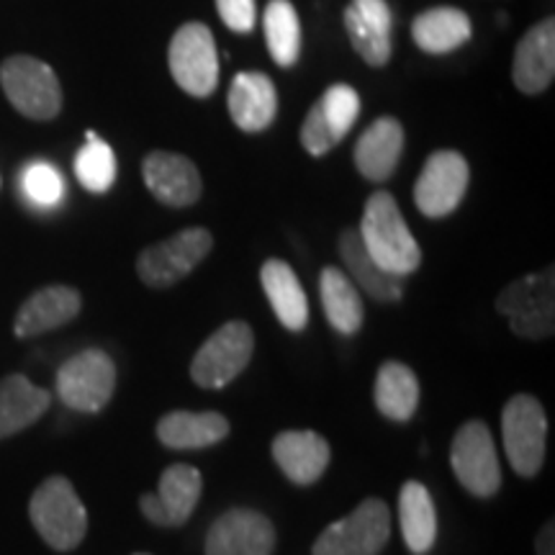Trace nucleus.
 Segmentation results:
<instances>
[{"mask_svg": "<svg viewBox=\"0 0 555 555\" xmlns=\"http://www.w3.org/2000/svg\"><path fill=\"white\" fill-rule=\"evenodd\" d=\"M358 232L367 255L386 273L406 278L422 266V249L409 232L397 198L388 191H376L367 198Z\"/></svg>", "mask_w": 555, "mask_h": 555, "instance_id": "f257e3e1", "label": "nucleus"}, {"mask_svg": "<svg viewBox=\"0 0 555 555\" xmlns=\"http://www.w3.org/2000/svg\"><path fill=\"white\" fill-rule=\"evenodd\" d=\"M29 519L39 538L60 553L75 551L88 535L86 504L65 476H50L39 483L29 502Z\"/></svg>", "mask_w": 555, "mask_h": 555, "instance_id": "f03ea898", "label": "nucleus"}, {"mask_svg": "<svg viewBox=\"0 0 555 555\" xmlns=\"http://www.w3.org/2000/svg\"><path fill=\"white\" fill-rule=\"evenodd\" d=\"M0 88L21 116L52 121L62 111L57 73L31 54H13L0 65Z\"/></svg>", "mask_w": 555, "mask_h": 555, "instance_id": "7ed1b4c3", "label": "nucleus"}, {"mask_svg": "<svg viewBox=\"0 0 555 555\" xmlns=\"http://www.w3.org/2000/svg\"><path fill=\"white\" fill-rule=\"evenodd\" d=\"M496 311L509 319L517 337L545 339L555 332V281L553 268L530 273L509 283L496 298Z\"/></svg>", "mask_w": 555, "mask_h": 555, "instance_id": "20e7f679", "label": "nucleus"}, {"mask_svg": "<svg viewBox=\"0 0 555 555\" xmlns=\"http://www.w3.org/2000/svg\"><path fill=\"white\" fill-rule=\"evenodd\" d=\"M504 453L517 476L532 478L543 468L547 448V416L530 393H517L502 412Z\"/></svg>", "mask_w": 555, "mask_h": 555, "instance_id": "39448f33", "label": "nucleus"}, {"mask_svg": "<svg viewBox=\"0 0 555 555\" xmlns=\"http://www.w3.org/2000/svg\"><path fill=\"white\" fill-rule=\"evenodd\" d=\"M168 65L172 80L193 99H208L219 86L217 41L206 24H183L172 34Z\"/></svg>", "mask_w": 555, "mask_h": 555, "instance_id": "423d86ee", "label": "nucleus"}, {"mask_svg": "<svg viewBox=\"0 0 555 555\" xmlns=\"http://www.w3.org/2000/svg\"><path fill=\"white\" fill-rule=\"evenodd\" d=\"M116 391V365L108 352L88 347L67 358L57 371V393L62 404L82 414H95Z\"/></svg>", "mask_w": 555, "mask_h": 555, "instance_id": "0eeeda50", "label": "nucleus"}, {"mask_svg": "<svg viewBox=\"0 0 555 555\" xmlns=\"http://www.w3.org/2000/svg\"><path fill=\"white\" fill-rule=\"evenodd\" d=\"M214 237L204 227L183 229L165 242L142 249L137 260V273L144 286L170 288L185 275H191L201 260L211 253Z\"/></svg>", "mask_w": 555, "mask_h": 555, "instance_id": "6e6552de", "label": "nucleus"}, {"mask_svg": "<svg viewBox=\"0 0 555 555\" xmlns=\"http://www.w3.org/2000/svg\"><path fill=\"white\" fill-rule=\"evenodd\" d=\"M391 535V512L380 499H365L345 519L317 538L311 555H378Z\"/></svg>", "mask_w": 555, "mask_h": 555, "instance_id": "1a4fd4ad", "label": "nucleus"}, {"mask_svg": "<svg viewBox=\"0 0 555 555\" xmlns=\"http://www.w3.org/2000/svg\"><path fill=\"white\" fill-rule=\"evenodd\" d=\"M255 335L247 322H227L201 345L191 363V378L201 388H224L249 365Z\"/></svg>", "mask_w": 555, "mask_h": 555, "instance_id": "9d476101", "label": "nucleus"}, {"mask_svg": "<svg viewBox=\"0 0 555 555\" xmlns=\"http://www.w3.org/2000/svg\"><path fill=\"white\" fill-rule=\"evenodd\" d=\"M470 170L466 157L455 150H440L427 157L414 185V204L429 219H442L463 204Z\"/></svg>", "mask_w": 555, "mask_h": 555, "instance_id": "9b49d317", "label": "nucleus"}, {"mask_svg": "<svg viewBox=\"0 0 555 555\" xmlns=\"http://www.w3.org/2000/svg\"><path fill=\"white\" fill-rule=\"evenodd\" d=\"M450 463H453L457 481L474 496L489 499L502 486L494 437L483 422H468L457 429L453 448H450Z\"/></svg>", "mask_w": 555, "mask_h": 555, "instance_id": "f8f14e48", "label": "nucleus"}, {"mask_svg": "<svg viewBox=\"0 0 555 555\" xmlns=\"http://www.w3.org/2000/svg\"><path fill=\"white\" fill-rule=\"evenodd\" d=\"M360 116V95L352 86H330L304 119L301 144L309 155L322 157L343 142Z\"/></svg>", "mask_w": 555, "mask_h": 555, "instance_id": "ddd939ff", "label": "nucleus"}, {"mask_svg": "<svg viewBox=\"0 0 555 555\" xmlns=\"http://www.w3.org/2000/svg\"><path fill=\"white\" fill-rule=\"evenodd\" d=\"M275 527L258 509H229L208 527L206 555H273Z\"/></svg>", "mask_w": 555, "mask_h": 555, "instance_id": "4468645a", "label": "nucleus"}, {"mask_svg": "<svg viewBox=\"0 0 555 555\" xmlns=\"http://www.w3.org/2000/svg\"><path fill=\"white\" fill-rule=\"evenodd\" d=\"M201 489H204L201 470L176 463V466L165 468L157 494H144L139 499V506L152 525L178 527L189 522L201 499Z\"/></svg>", "mask_w": 555, "mask_h": 555, "instance_id": "2eb2a0df", "label": "nucleus"}, {"mask_svg": "<svg viewBox=\"0 0 555 555\" xmlns=\"http://www.w3.org/2000/svg\"><path fill=\"white\" fill-rule=\"evenodd\" d=\"M142 178L152 196L172 208L196 204L204 191L196 163L178 152H150L142 163Z\"/></svg>", "mask_w": 555, "mask_h": 555, "instance_id": "dca6fc26", "label": "nucleus"}, {"mask_svg": "<svg viewBox=\"0 0 555 555\" xmlns=\"http://www.w3.org/2000/svg\"><path fill=\"white\" fill-rule=\"evenodd\" d=\"M391 9L386 0H350L345 9V29L352 50L371 67H386L391 60Z\"/></svg>", "mask_w": 555, "mask_h": 555, "instance_id": "f3484780", "label": "nucleus"}, {"mask_svg": "<svg viewBox=\"0 0 555 555\" xmlns=\"http://www.w3.org/2000/svg\"><path fill=\"white\" fill-rule=\"evenodd\" d=\"M555 78V21L543 18L519 39L512 80L519 93L538 95L553 86Z\"/></svg>", "mask_w": 555, "mask_h": 555, "instance_id": "a211bd4d", "label": "nucleus"}, {"mask_svg": "<svg viewBox=\"0 0 555 555\" xmlns=\"http://www.w3.org/2000/svg\"><path fill=\"white\" fill-rule=\"evenodd\" d=\"M82 298L73 286H44L21 304L13 332L18 339H31L65 327L80 314Z\"/></svg>", "mask_w": 555, "mask_h": 555, "instance_id": "6ab92c4d", "label": "nucleus"}, {"mask_svg": "<svg viewBox=\"0 0 555 555\" xmlns=\"http://www.w3.org/2000/svg\"><path fill=\"white\" fill-rule=\"evenodd\" d=\"M227 103L232 121L247 134H258L275 121L278 90L266 73H237Z\"/></svg>", "mask_w": 555, "mask_h": 555, "instance_id": "aec40b11", "label": "nucleus"}, {"mask_svg": "<svg viewBox=\"0 0 555 555\" xmlns=\"http://www.w3.org/2000/svg\"><path fill=\"white\" fill-rule=\"evenodd\" d=\"M401 152H404V127L393 116H380L358 139L356 168L371 183H384L397 172Z\"/></svg>", "mask_w": 555, "mask_h": 555, "instance_id": "412c9836", "label": "nucleus"}, {"mask_svg": "<svg viewBox=\"0 0 555 555\" xmlns=\"http://www.w3.org/2000/svg\"><path fill=\"white\" fill-rule=\"evenodd\" d=\"M330 457L327 440L311 429H286L273 440V461L298 486L319 481L330 466Z\"/></svg>", "mask_w": 555, "mask_h": 555, "instance_id": "4be33fe9", "label": "nucleus"}, {"mask_svg": "<svg viewBox=\"0 0 555 555\" xmlns=\"http://www.w3.org/2000/svg\"><path fill=\"white\" fill-rule=\"evenodd\" d=\"M339 258H343L347 268V278L356 283L358 291H363L378 304H393L404 298V278H397L376 266V260L367 255V249L360 240V232L356 227L345 229L339 234Z\"/></svg>", "mask_w": 555, "mask_h": 555, "instance_id": "5701e85b", "label": "nucleus"}, {"mask_svg": "<svg viewBox=\"0 0 555 555\" xmlns=\"http://www.w3.org/2000/svg\"><path fill=\"white\" fill-rule=\"evenodd\" d=\"M50 404L52 393L21 373L0 378V440L24 433L39 422Z\"/></svg>", "mask_w": 555, "mask_h": 555, "instance_id": "b1692460", "label": "nucleus"}, {"mask_svg": "<svg viewBox=\"0 0 555 555\" xmlns=\"http://www.w3.org/2000/svg\"><path fill=\"white\" fill-rule=\"evenodd\" d=\"M229 435L227 416L219 412H185L176 409L157 422V437L165 448L201 450L211 448Z\"/></svg>", "mask_w": 555, "mask_h": 555, "instance_id": "393cba45", "label": "nucleus"}, {"mask_svg": "<svg viewBox=\"0 0 555 555\" xmlns=\"http://www.w3.org/2000/svg\"><path fill=\"white\" fill-rule=\"evenodd\" d=\"M260 281L278 322L288 332H301L307 327L309 301L294 268L286 260H266V266L260 270Z\"/></svg>", "mask_w": 555, "mask_h": 555, "instance_id": "a878e982", "label": "nucleus"}, {"mask_svg": "<svg viewBox=\"0 0 555 555\" xmlns=\"http://www.w3.org/2000/svg\"><path fill=\"white\" fill-rule=\"evenodd\" d=\"M470 18L466 11L440 5L422 11L412 24V39L427 54H450L470 39Z\"/></svg>", "mask_w": 555, "mask_h": 555, "instance_id": "bb28decb", "label": "nucleus"}, {"mask_svg": "<svg viewBox=\"0 0 555 555\" xmlns=\"http://www.w3.org/2000/svg\"><path fill=\"white\" fill-rule=\"evenodd\" d=\"M319 294H322V307L332 330L345 337L360 332L365 319L363 298H360V291L347 278L343 268L327 266L322 270V275H319Z\"/></svg>", "mask_w": 555, "mask_h": 555, "instance_id": "cd10ccee", "label": "nucleus"}, {"mask_svg": "<svg viewBox=\"0 0 555 555\" xmlns=\"http://www.w3.org/2000/svg\"><path fill=\"white\" fill-rule=\"evenodd\" d=\"M399 522L404 543L414 555L433 551L437 540V509L427 486L409 481L399 491Z\"/></svg>", "mask_w": 555, "mask_h": 555, "instance_id": "c85d7f7f", "label": "nucleus"}, {"mask_svg": "<svg viewBox=\"0 0 555 555\" xmlns=\"http://www.w3.org/2000/svg\"><path fill=\"white\" fill-rule=\"evenodd\" d=\"M373 397H376L380 414L393 422H406L412 420L416 404H420V380L409 365L388 360L378 367Z\"/></svg>", "mask_w": 555, "mask_h": 555, "instance_id": "c756f323", "label": "nucleus"}, {"mask_svg": "<svg viewBox=\"0 0 555 555\" xmlns=\"http://www.w3.org/2000/svg\"><path fill=\"white\" fill-rule=\"evenodd\" d=\"M262 29H266V41L270 57L275 65L294 67L301 54V21L291 0H270L266 16H262Z\"/></svg>", "mask_w": 555, "mask_h": 555, "instance_id": "7c9ffc66", "label": "nucleus"}, {"mask_svg": "<svg viewBox=\"0 0 555 555\" xmlns=\"http://www.w3.org/2000/svg\"><path fill=\"white\" fill-rule=\"evenodd\" d=\"M88 142L75 157V176L90 193H106L116 180V155L95 131H88Z\"/></svg>", "mask_w": 555, "mask_h": 555, "instance_id": "2f4dec72", "label": "nucleus"}, {"mask_svg": "<svg viewBox=\"0 0 555 555\" xmlns=\"http://www.w3.org/2000/svg\"><path fill=\"white\" fill-rule=\"evenodd\" d=\"M21 189L34 206L41 208L57 206L65 198V183H62L57 168H52L50 163H31L21 176Z\"/></svg>", "mask_w": 555, "mask_h": 555, "instance_id": "473e14b6", "label": "nucleus"}, {"mask_svg": "<svg viewBox=\"0 0 555 555\" xmlns=\"http://www.w3.org/2000/svg\"><path fill=\"white\" fill-rule=\"evenodd\" d=\"M217 9L232 31L249 34L255 29V0H217Z\"/></svg>", "mask_w": 555, "mask_h": 555, "instance_id": "72a5a7b5", "label": "nucleus"}, {"mask_svg": "<svg viewBox=\"0 0 555 555\" xmlns=\"http://www.w3.org/2000/svg\"><path fill=\"white\" fill-rule=\"evenodd\" d=\"M555 527L547 522L538 535V555H555Z\"/></svg>", "mask_w": 555, "mask_h": 555, "instance_id": "f704fd0d", "label": "nucleus"}, {"mask_svg": "<svg viewBox=\"0 0 555 555\" xmlns=\"http://www.w3.org/2000/svg\"><path fill=\"white\" fill-rule=\"evenodd\" d=\"M134 555H147V553H134Z\"/></svg>", "mask_w": 555, "mask_h": 555, "instance_id": "c9c22d12", "label": "nucleus"}]
</instances>
